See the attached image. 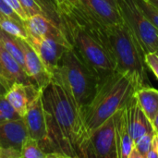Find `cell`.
<instances>
[{
    "mask_svg": "<svg viewBox=\"0 0 158 158\" xmlns=\"http://www.w3.org/2000/svg\"><path fill=\"white\" fill-rule=\"evenodd\" d=\"M47 137L41 147L57 158H91L89 133L81 114L66 88L52 80L44 89ZM47 158V157H46Z\"/></svg>",
    "mask_w": 158,
    "mask_h": 158,
    "instance_id": "cell-1",
    "label": "cell"
},
{
    "mask_svg": "<svg viewBox=\"0 0 158 158\" xmlns=\"http://www.w3.org/2000/svg\"><path fill=\"white\" fill-rule=\"evenodd\" d=\"M73 16L109 52L118 71L129 74L136 89L151 86L144 53L127 26L122 22L106 26L83 7L76 8Z\"/></svg>",
    "mask_w": 158,
    "mask_h": 158,
    "instance_id": "cell-2",
    "label": "cell"
},
{
    "mask_svg": "<svg viewBox=\"0 0 158 158\" xmlns=\"http://www.w3.org/2000/svg\"><path fill=\"white\" fill-rule=\"evenodd\" d=\"M136 90L133 80L125 72L116 70L100 78L97 93L82 114L89 135L116 112L125 107Z\"/></svg>",
    "mask_w": 158,
    "mask_h": 158,
    "instance_id": "cell-3",
    "label": "cell"
},
{
    "mask_svg": "<svg viewBox=\"0 0 158 158\" xmlns=\"http://www.w3.org/2000/svg\"><path fill=\"white\" fill-rule=\"evenodd\" d=\"M53 79L66 88L82 117L97 93L100 76L71 47L61 57Z\"/></svg>",
    "mask_w": 158,
    "mask_h": 158,
    "instance_id": "cell-4",
    "label": "cell"
},
{
    "mask_svg": "<svg viewBox=\"0 0 158 158\" xmlns=\"http://www.w3.org/2000/svg\"><path fill=\"white\" fill-rule=\"evenodd\" d=\"M68 3L57 6V9L62 21V26L75 51L81 59L100 76V78L116 71V64L109 52L81 22L76 19L69 10L67 6Z\"/></svg>",
    "mask_w": 158,
    "mask_h": 158,
    "instance_id": "cell-5",
    "label": "cell"
},
{
    "mask_svg": "<svg viewBox=\"0 0 158 158\" xmlns=\"http://www.w3.org/2000/svg\"><path fill=\"white\" fill-rule=\"evenodd\" d=\"M123 23L134 36L144 55L158 50V31L145 17L135 0H117Z\"/></svg>",
    "mask_w": 158,
    "mask_h": 158,
    "instance_id": "cell-6",
    "label": "cell"
},
{
    "mask_svg": "<svg viewBox=\"0 0 158 158\" xmlns=\"http://www.w3.org/2000/svg\"><path fill=\"white\" fill-rule=\"evenodd\" d=\"M91 158H118L113 116L90 133Z\"/></svg>",
    "mask_w": 158,
    "mask_h": 158,
    "instance_id": "cell-7",
    "label": "cell"
},
{
    "mask_svg": "<svg viewBox=\"0 0 158 158\" xmlns=\"http://www.w3.org/2000/svg\"><path fill=\"white\" fill-rule=\"evenodd\" d=\"M43 94L44 90H40L39 93L30 101L27 111L22 118L29 136L36 140L39 143L40 147H42L45 143L47 137L46 111L44 105Z\"/></svg>",
    "mask_w": 158,
    "mask_h": 158,
    "instance_id": "cell-8",
    "label": "cell"
},
{
    "mask_svg": "<svg viewBox=\"0 0 158 158\" xmlns=\"http://www.w3.org/2000/svg\"><path fill=\"white\" fill-rule=\"evenodd\" d=\"M27 41L31 44L52 74L57 69L64 53L72 47L51 37L36 38L29 36Z\"/></svg>",
    "mask_w": 158,
    "mask_h": 158,
    "instance_id": "cell-9",
    "label": "cell"
},
{
    "mask_svg": "<svg viewBox=\"0 0 158 158\" xmlns=\"http://www.w3.org/2000/svg\"><path fill=\"white\" fill-rule=\"evenodd\" d=\"M19 41L24 54L26 73L38 88L44 89L52 81L53 74L47 69L39 55L27 40L19 38Z\"/></svg>",
    "mask_w": 158,
    "mask_h": 158,
    "instance_id": "cell-10",
    "label": "cell"
},
{
    "mask_svg": "<svg viewBox=\"0 0 158 158\" xmlns=\"http://www.w3.org/2000/svg\"><path fill=\"white\" fill-rule=\"evenodd\" d=\"M23 24L29 36L36 38L51 37L72 46L65 31L44 14H34L30 16Z\"/></svg>",
    "mask_w": 158,
    "mask_h": 158,
    "instance_id": "cell-11",
    "label": "cell"
},
{
    "mask_svg": "<svg viewBox=\"0 0 158 158\" xmlns=\"http://www.w3.org/2000/svg\"><path fill=\"white\" fill-rule=\"evenodd\" d=\"M115 133L117 140L118 157L129 158L134 147V142L131 133L126 106L113 115Z\"/></svg>",
    "mask_w": 158,
    "mask_h": 158,
    "instance_id": "cell-12",
    "label": "cell"
},
{
    "mask_svg": "<svg viewBox=\"0 0 158 158\" xmlns=\"http://www.w3.org/2000/svg\"><path fill=\"white\" fill-rule=\"evenodd\" d=\"M40 89L34 84H23L21 82H14L8 88L5 94L6 99L8 101L14 110L23 118L30 101L39 93Z\"/></svg>",
    "mask_w": 158,
    "mask_h": 158,
    "instance_id": "cell-13",
    "label": "cell"
},
{
    "mask_svg": "<svg viewBox=\"0 0 158 158\" xmlns=\"http://www.w3.org/2000/svg\"><path fill=\"white\" fill-rule=\"evenodd\" d=\"M29 136L22 118L0 124V147H14L18 150Z\"/></svg>",
    "mask_w": 158,
    "mask_h": 158,
    "instance_id": "cell-14",
    "label": "cell"
},
{
    "mask_svg": "<svg viewBox=\"0 0 158 158\" xmlns=\"http://www.w3.org/2000/svg\"><path fill=\"white\" fill-rule=\"evenodd\" d=\"M80 3L94 19L106 26L123 22L118 7L107 0H80Z\"/></svg>",
    "mask_w": 158,
    "mask_h": 158,
    "instance_id": "cell-15",
    "label": "cell"
},
{
    "mask_svg": "<svg viewBox=\"0 0 158 158\" xmlns=\"http://www.w3.org/2000/svg\"><path fill=\"white\" fill-rule=\"evenodd\" d=\"M126 109L128 114L131 133L133 142L136 143L145 133H147L150 131H153L154 128L152 122L149 120V118L146 117L143 110L138 104L135 94H133L131 98L130 102L126 106Z\"/></svg>",
    "mask_w": 158,
    "mask_h": 158,
    "instance_id": "cell-16",
    "label": "cell"
},
{
    "mask_svg": "<svg viewBox=\"0 0 158 158\" xmlns=\"http://www.w3.org/2000/svg\"><path fill=\"white\" fill-rule=\"evenodd\" d=\"M134 94L141 108L152 122L158 113V90L146 86L136 90Z\"/></svg>",
    "mask_w": 158,
    "mask_h": 158,
    "instance_id": "cell-17",
    "label": "cell"
},
{
    "mask_svg": "<svg viewBox=\"0 0 158 158\" xmlns=\"http://www.w3.org/2000/svg\"><path fill=\"white\" fill-rule=\"evenodd\" d=\"M0 44L17 60V62L25 70L24 54H23L22 48L20 46L19 38L15 37V36L7 33L6 31H3L2 29H0Z\"/></svg>",
    "mask_w": 158,
    "mask_h": 158,
    "instance_id": "cell-18",
    "label": "cell"
},
{
    "mask_svg": "<svg viewBox=\"0 0 158 158\" xmlns=\"http://www.w3.org/2000/svg\"><path fill=\"white\" fill-rule=\"evenodd\" d=\"M21 158H46L47 155L45 152L42 150L39 145V143L31 138L30 136L27 137L25 142L23 143L21 149Z\"/></svg>",
    "mask_w": 158,
    "mask_h": 158,
    "instance_id": "cell-19",
    "label": "cell"
},
{
    "mask_svg": "<svg viewBox=\"0 0 158 158\" xmlns=\"http://www.w3.org/2000/svg\"><path fill=\"white\" fill-rule=\"evenodd\" d=\"M137 6L158 31V7L150 0H135Z\"/></svg>",
    "mask_w": 158,
    "mask_h": 158,
    "instance_id": "cell-20",
    "label": "cell"
},
{
    "mask_svg": "<svg viewBox=\"0 0 158 158\" xmlns=\"http://www.w3.org/2000/svg\"><path fill=\"white\" fill-rule=\"evenodd\" d=\"M21 117L14 110L5 95H0V124L12 120L18 119Z\"/></svg>",
    "mask_w": 158,
    "mask_h": 158,
    "instance_id": "cell-21",
    "label": "cell"
},
{
    "mask_svg": "<svg viewBox=\"0 0 158 158\" xmlns=\"http://www.w3.org/2000/svg\"><path fill=\"white\" fill-rule=\"evenodd\" d=\"M155 134H156L155 130L150 131L147 133H145L141 139H139L136 143H134L133 148L139 152V154L142 156L143 158H145L147 153L149 152V150L151 148L152 140H153V137Z\"/></svg>",
    "mask_w": 158,
    "mask_h": 158,
    "instance_id": "cell-22",
    "label": "cell"
},
{
    "mask_svg": "<svg viewBox=\"0 0 158 158\" xmlns=\"http://www.w3.org/2000/svg\"><path fill=\"white\" fill-rule=\"evenodd\" d=\"M19 2L20 3L29 17L34 14H44L41 6H39L36 0H19Z\"/></svg>",
    "mask_w": 158,
    "mask_h": 158,
    "instance_id": "cell-23",
    "label": "cell"
},
{
    "mask_svg": "<svg viewBox=\"0 0 158 158\" xmlns=\"http://www.w3.org/2000/svg\"><path fill=\"white\" fill-rule=\"evenodd\" d=\"M0 16L14 19L19 20V21L23 22L21 18L16 13V11L9 5H7L4 0H0Z\"/></svg>",
    "mask_w": 158,
    "mask_h": 158,
    "instance_id": "cell-24",
    "label": "cell"
},
{
    "mask_svg": "<svg viewBox=\"0 0 158 158\" xmlns=\"http://www.w3.org/2000/svg\"><path fill=\"white\" fill-rule=\"evenodd\" d=\"M145 63L147 67L154 72L156 77L158 79V55L156 52L148 53L144 56Z\"/></svg>",
    "mask_w": 158,
    "mask_h": 158,
    "instance_id": "cell-25",
    "label": "cell"
},
{
    "mask_svg": "<svg viewBox=\"0 0 158 158\" xmlns=\"http://www.w3.org/2000/svg\"><path fill=\"white\" fill-rule=\"evenodd\" d=\"M7 5H9L15 11L16 13L21 18V19L23 20V22L29 18V16L27 15L26 11L24 10V8L22 7V6L20 5V3L19 2V0H4Z\"/></svg>",
    "mask_w": 158,
    "mask_h": 158,
    "instance_id": "cell-26",
    "label": "cell"
},
{
    "mask_svg": "<svg viewBox=\"0 0 158 158\" xmlns=\"http://www.w3.org/2000/svg\"><path fill=\"white\" fill-rule=\"evenodd\" d=\"M0 158H21V153L14 147H0Z\"/></svg>",
    "mask_w": 158,
    "mask_h": 158,
    "instance_id": "cell-27",
    "label": "cell"
},
{
    "mask_svg": "<svg viewBox=\"0 0 158 158\" xmlns=\"http://www.w3.org/2000/svg\"><path fill=\"white\" fill-rule=\"evenodd\" d=\"M145 158H158V134H155L152 140L151 148Z\"/></svg>",
    "mask_w": 158,
    "mask_h": 158,
    "instance_id": "cell-28",
    "label": "cell"
},
{
    "mask_svg": "<svg viewBox=\"0 0 158 158\" xmlns=\"http://www.w3.org/2000/svg\"><path fill=\"white\" fill-rule=\"evenodd\" d=\"M10 86L11 85L7 81L0 78V95H5Z\"/></svg>",
    "mask_w": 158,
    "mask_h": 158,
    "instance_id": "cell-29",
    "label": "cell"
},
{
    "mask_svg": "<svg viewBox=\"0 0 158 158\" xmlns=\"http://www.w3.org/2000/svg\"><path fill=\"white\" fill-rule=\"evenodd\" d=\"M152 125H153V128L155 130V132L158 134V113L156 115L154 119L152 120Z\"/></svg>",
    "mask_w": 158,
    "mask_h": 158,
    "instance_id": "cell-30",
    "label": "cell"
},
{
    "mask_svg": "<svg viewBox=\"0 0 158 158\" xmlns=\"http://www.w3.org/2000/svg\"><path fill=\"white\" fill-rule=\"evenodd\" d=\"M54 1H55V3L56 4V6H63V5H65L66 3H68V2H69V0H54Z\"/></svg>",
    "mask_w": 158,
    "mask_h": 158,
    "instance_id": "cell-31",
    "label": "cell"
},
{
    "mask_svg": "<svg viewBox=\"0 0 158 158\" xmlns=\"http://www.w3.org/2000/svg\"><path fill=\"white\" fill-rule=\"evenodd\" d=\"M71 4H73V5H77V4H79L80 3V0H69Z\"/></svg>",
    "mask_w": 158,
    "mask_h": 158,
    "instance_id": "cell-32",
    "label": "cell"
},
{
    "mask_svg": "<svg viewBox=\"0 0 158 158\" xmlns=\"http://www.w3.org/2000/svg\"><path fill=\"white\" fill-rule=\"evenodd\" d=\"M109 3H111L112 5H114L115 6H117V0H107Z\"/></svg>",
    "mask_w": 158,
    "mask_h": 158,
    "instance_id": "cell-33",
    "label": "cell"
},
{
    "mask_svg": "<svg viewBox=\"0 0 158 158\" xmlns=\"http://www.w3.org/2000/svg\"><path fill=\"white\" fill-rule=\"evenodd\" d=\"M150 1H151L155 6H156L158 7V0H150Z\"/></svg>",
    "mask_w": 158,
    "mask_h": 158,
    "instance_id": "cell-34",
    "label": "cell"
},
{
    "mask_svg": "<svg viewBox=\"0 0 158 158\" xmlns=\"http://www.w3.org/2000/svg\"><path fill=\"white\" fill-rule=\"evenodd\" d=\"M156 54H157V55H158V50H157V51H156Z\"/></svg>",
    "mask_w": 158,
    "mask_h": 158,
    "instance_id": "cell-35",
    "label": "cell"
}]
</instances>
